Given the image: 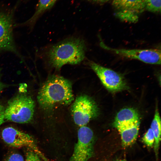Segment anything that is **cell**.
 I'll return each instance as SVG.
<instances>
[{
	"instance_id": "21",
	"label": "cell",
	"mask_w": 161,
	"mask_h": 161,
	"mask_svg": "<svg viewBox=\"0 0 161 161\" xmlns=\"http://www.w3.org/2000/svg\"><path fill=\"white\" fill-rule=\"evenodd\" d=\"M89 1L98 3H103L107 2L112 0H86Z\"/></svg>"
},
{
	"instance_id": "2",
	"label": "cell",
	"mask_w": 161,
	"mask_h": 161,
	"mask_svg": "<svg viewBox=\"0 0 161 161\" xmlns=\"http://www.w3.org/2000/svg\"><path fill=\"white\" fill-rule=\"evenodd\" d=\"M86 50L82 39L72 38L52 46L48 52V63L52 67L59 70L64 65L79 64L84 58Z\"/></svg>"
},
{
	"instance_id": "17",
	"label": "cell",
	"mask_w": 161,
	"mask_h": 161,
	"mask_svg": "<svg viewBox=\"0 0 161 161\" xmlns=\"http://www.w3.org/2000/svg\"><path fill=\"white\" fill-rule=\"evenodd\" d=\"M26 152L25 161H41V157L32 150L29 148Z\"/></svg>"
},
{
	"instance_id": "6",
	"label": "cell",
	"mask_w": 161,
	"mask_h": 161,
	"mask_svg": "<svg viewBox=\"0 0 161 161\" xmlns=\"http://www.w3.org/2000/svg\"><path fill=\"white\" fill-rule=\"evenodd\" d=\"M2 138L8 145L15 148H30L38 154L44 161H49L39 148L34 138L29 134L11 127L4 129Z\"/></svg>"
},
{
	"instance_id": "8",
	"label": "cell",
	"mask_w": 161,
	"mask_h": 161,
	"mask_svg": "<svg viewBox=\"0 0 161 161\" xmlns=\"http://www.w3.org/2000/svg\"><path fill=\"white\" fill-rule=\"evenodd\" d=\"M89 64L102 84L109 91L115 92L127 88L124 78L121 74L93 62L91 61Z\"/></svg>"
},
{
	"instance_id": "14",
	"label": "cell",
	"mask_w": 161,
	"mask_h": 161,
	"mask_svg": "<svg viewBox=\"0 0 161 161\" xmlns=\"http://www.w3.org/2000/svg\"><path fill=\"white\" fill-rule=\"evenodd\" d=\"M58 0H39L35 13L25 23L28 24L34 23L42 14L51 8Z\"/></svg>"
},
{
	"instance_id": "22",
	"label": "cell",
	"mask_w": 161,
	"mask_h": 161,
	"mask_svg": "<svg viewBox=\"0 0 161 161\" xmlns=\"http://www.w3.org/2000/svg\"><path fill=\"white\" fill-rule=\"evenodd\" d=\"M115 161H127L125 160H115Z\"/></svg>"
},
{
	"instance_id": "11",
	"label": "cell",
	"mask_w": 161,
	"mask_h": 161,
	"mask_svg": "<svg viewBox=\"0 0 161 161\" xmlns=\"http://www.w3.org/2000/svg\"><path fill=\"white\" fill-rule=\"evenodd\" d=\"M116 11L129 12L138 16L145 10L143 0H113Z\"/></svg>"
},
{
	"instance_id": "16",
	"label": "cell",
	"mask_w": 161,
	"mask_h": 161,
	"mask_svg": "<svg viewBox=\"0 0 161 161\" xmlns=\"http://www.w3.org/2000/svg\"><path fill=\"white\" fill-rule=\"evenodd\" d=\"M142 141L149 148L154 146V137L152 130L149 128L142 138Z\"/></svg>"
},
{
	"instance_id": "9",
	"label": "cell",
	"mask_w": 161,
	"mask_h": 161,
	"mask_svg": "<svg viewBox=\"0 0 161 161\" xmlns=\"http://www.w3.org/2000/svg\"><path fill=\"white\" fill-rule=\"evenodd\" d=\"M14 10L0 12V51H10L19 55L13 34Z\"/></svg>"
},
{
	"instance_id": "5",
	"label": "cell",
	"mask_w": 161,
	"mask_h": 161,
	"mask_svg": "<svg viewBox=\"0 0 161 161\" xmlns=\"http://www.w3.org/2000/svg\"><path fill=\"white\" fill-rule=\"evenodd\" d=\"M94 143L92 130L86 126L80 127L77 141L69 161H88L94 155Z\"/></svg>"
},
{
	"instance_id": "10",
	"label": "cell",
	"mask_w": 161,
	"mask_h": 161,
	"mask_svg": "<svg viewBox=\"0 0 161 161\" xmlns=\"http://www.w3.org/2000/svg\"><path fill=\"white\" fill-rule=\"evenodd\" d=\"M140 120L134 122L118 125L114 128L119 132L123 147H127L136 141L139 133Z\"/></svg>"
},
{
	"instance_id": "1",
	"label": "cell",
	"mask_w": 161,
	"mask_h": 161,
	"mask_svg": "<svg viewBox=\"0 0 161 161\" xmlns=\"http://www.w3.org/2000/svg\"><path fill=\"white\" fill-rule=\"evenodd\" d=\"M37 100L45 110L51 109L58 105L70 104L74 100L71 82L59 75L50 76L39 90Z\"/></svg>"
},
{
	"instance_id": "18",
	"label": "cell",
	"mask_w": 161,
	"mask_h": 161,
	"mask_svg": "<svg viewBox=\"0 0 161 161\" xmlns=\"http://www.w3.org/2000/svg\"><path fill=\"white\" fill-rule=\"evenodd\" d=\"M5 161H24L22 156L19 154L15 153L10 155Z\"/></svg>"
},
{
	"instance_id": "12",
	"label": "cell",
	"mask_w": 161,
	"mask_h": 161,
	"mask_svg": "<svg viewBox=\"0 0 161 161\" xmlns=\"http://www.w3.org/2000/svg\"><path fill=\"white\" fill-rule=\"evenodd\" d=\"M140 120L139 115L136 109L133 108H125L117 113L112 126L115 127L119 125L133 123Z\"/></svg>"
},
{
	"instance_id": "3",
	"label": "cell",
	"mask_w": 161,
	"mask_h": 161,
	"mask_svg": "<svg viewBox=\"0 0 161 161\" xmlns=\"http://www.w3.org/2000/svg\"><path fill=\"white\" fill-rule=\"evenodd\" d=\"M35 104L31 97L19 94L11 99L5 109V120L19 123H27L32 119Z\"/></svg>"
},
{
	"instance_id": "4",
	"label": "cell",
	"mask_w": 161,
	"mask_h": 161,
	"mask_svg": "<svg viewBox=\"0 0 161 161\" xmlns=\"http://www.w3.org/2000/svg\"><path fill=\"white\" fill-rule=\"evenodd\" d=\"M74 121L79 127L86 126L99 113L97 106L89 96L83 95L77 97L71 107Z\"/></svg>"
},
{
	"instance_id": "19",
	"label": "cell",
	"mask_w": 161,
	"mask_h": 161,
	"mask_svg": "<svg viewBox=\"0 0 161 161\" xmlns=\"http://www.w3.org/2000/svg\"><path fill=\"white\" fill-rule=\"evenodd\" d=\"M5 109L4 106L0 105V126L5 120L4 116Z\"/></svg>"
},
{
	"instance_id": "15",
	"label": "cell",
	"mask_w": 161,
	"mask_h": 161,
	"mask_svg": "<svg viewBox=\"0 0 161 161\" xmlns=\"http://www.w3.org/2000/svg\"><path fill=\"white\" fill-rule=\"evenodd\" d=\"M145 10L149 12L160 13L161 0H143Z\"/></svg>"
},
{
	"instance_id": "7",
	"label": "cell",
	"mask_w": 161,
	"mask_h": 161,
	"mask_svg": "<svg viewBox=\"0 0 161 161\" xmlns=\"http://www.w3.org/2000/svg\"><path fill=\"white\" fill-rule=\"evenodd\" d=\"M100 44L103 49L126 58L136 59L151 64H161V50L158 49H126L111 48L101 41Z\"/></svg>"
},
{
	"instance_id": "13",
	"label": "cell",
	"mask_w": 161,
	"mask_h": 161,
	"mask_svg": "<svg viewBox=\"0 0 161 161\" xmlns=\"http://www.w3.org/2000/svg\"><path fill=\"white\" fill-rule=\"evenodd\" d=\"M154 137V151L156 160L158 159L159 150L161 140V118L159 111L156 109L154 118L152 122L151 128Z\"/></svg>"
},
{
	"instance_id": "20",
	"label": "cell",
	"mask_w": 161,
	"mask_h": 161,
	"mask_svg": "<svg viewBox=\"0 0 161 161\" xmlns=\"http://www.w3.org/2000/svg\"><path fill=\"white\" fill-rule=\"evenodd\" d=\"M1 70L0 69V93L3 89L8 86L7 85L4 84L1 81Z\"/></svg>"
}]
</instances>
